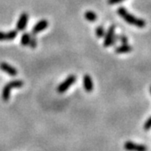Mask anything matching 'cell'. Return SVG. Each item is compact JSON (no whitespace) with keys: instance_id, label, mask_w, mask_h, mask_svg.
<instances>
[{"instance_id":"1","label":"cell","mask_w":151,"mask_h":151,"mask_svg":"<svg viewBox=\"0 0 151 151\" xmlns=\"http://www.w3.org/2000/svg\"><path fill=\"white\" fill-rule=\"evenodd\" d=\"M118 14L120 16L124 19L125 21L127 23H129V24L134 25L139 28H144L146 26V22L141 19H138L135 16H134L133 14H130L127 11V9L124 8V7H120L118 9Z\"/></svg>"},{"instance_id":"2","label":"cell","mask_w":151,"mask_h":151,"mask_svg":"<svg viewBox=\"0 0 151 151\" xmlns=\"http://www.w3.org/2000/svg\"><path fill=\"white\" fill-rule=\"evenodd\" d=\"M24 85V82L21 80H14L8 82L5 86H4L2 91V99L4 102H8L10 97L11 90L13 88H20Z\"/></svg>"},{"instance_id":"3","label":"cell","mask_w":151,"mask_h":151,"mask_svg":"<svg viewBox=\"0 0 151 151\" xmlns=\"http://www.w3.org/2000/svg\"><path fill=\"white\" fill-rule=\"evenodd\" d=\"M76 80V77L75 75H70L65 81H62L58 86L57 92L59 93H64L65 92H66L67 89L75 83Z\"/></svg>"},{"instance_id":"4","label":"cell","mask_w":151,"mask_h":151,"mask_svg":"<svg viewBox=\"0 0 151 151\" xmlns=\"http://www.w3.org/2000/svg\"><path fill=\"white\" fill-rule=\"evenodd\" d=\"M114 31H115V26L111 25L108 28V30L104 35V41H103V46L104 47H109L113 43V39H114Z\"/></svg>"},{"instance_id":"5","label":"cell","mask_w":151,"mask_h":151,"mask_svg":"<svg viewBox=\"0 0 151 151\" xmlns=\"http://www.w3.org/2000/svg\"><path fill=\"white\" fill-rule=\"evenodd\" d=\"M124 149L128 151H147V147L145 145L135 144L131 141H127L124 144Z\"/></svg>"},{"instance_id":"6","label":"cell","mask_w":151,"mask_h":151,"mask_svg":"<svg viewBox=\"0 0 151 151\" xmlns=\"http://www.w3.org/2000/svg\"><path fill=\"white\" fill-rule=\"evenodd\" d=\"M28 19H29V15L26 13H23L21 15L19 16V19L17 22L16 27L18 31H23L25 29V28L27 26Z\"/></svg>"},{"instance_id":"7","label":"cell","mask_w":151,"mask_h":151,"mask_svg":"<svg viewBox=\"0 0 151 151\" xmlns=\"http://www.w3.org/2000/svg\"><path fill=\"white\" fill-rule=\"evenodd\" d=\"M0 69L11 76H15L18 75V70L14 66L9 65L6 62H1L0 63Z\"/></svg>"},{"instance_id":"8","label":"cell","mask_w":151,"mask_h":151,"mask_svg":"<svg viewBox=\"0 0 151 151\" xmlns=\"http://www.w3.org/2000/svg\"><path fill=\"white\" fill-rule=\"evenodd\" d=\"M18 35V31L17 30H10L9 32H2L0 31V41L3 40H13L17 37Z\"/></svg>"},{"instance_id":"9","label":"cell","mask_w":151,"mask_h":151,"mask_svg":"<svg viewBox=\"0 0 151 151\" xmlns=\"http://www.w3.org/2000/svg\"><path fill=\"white\" fill-rule=\"evenodd\" d=\"M48 21L45 20V19H42V20L39 21L37 24L34 26V28H33L32 34H34V35H37L38 33L43 31L44 29H45L46 28L48 27Z\"/></svg>"},{"instance_id":"10","label":"cell","mask_w":151,"mask_h":151,"mask_svg":"<svg viewBox=\"0 0 151 151\" xmlns=\"http://www.w3.org/2000/svg\"><path fill=\"white\" fill-rule=\"evenodd\" d=\"M83 86L87 92H92L93 90V81L92 77L89 75L83 76Z\"/></svg>"},{"instance_id":"11","label":"cell","mask_w":151,"mask_h":151,"mask_svg":"<svg viewBox=\"0 0 151 151\" xmlns=\"http://www.w3.org/2000/svg\"><path fill=\"white\" fill-rule=\"evenodd\" d=\"M132 50L133 47L131 45H129L128 44H124L115 49V52L118 54H124V53H129L132 51Z\"/></svg>"},{"instance_id":"12","label":"cell","mask_w":151,"mask_h":151,"mask_svg":"<svg viewBox=\"0 0 151 151\" xmlns=\"http://www.w3.org/2000/svg\"><path fill=\"white\" fill-rule=\"evenodd\" d=\"M29 40H30V35L29 33H24L21 36L20 43L23 46H28L29 43Z\"/></svg>"},{"instance_id":"13","label":"cell","mask_w":151,"mask_h":151,"mask_svg":"<svg viewBox=\"0 0 151 151\" xmlns=\"http://www.w3.org/2000/svg\"><path fill=\"white\" fill-rule=\"evenodd\" d=\"M85 18H86V20H88V21L94 22L96 21V19H97V14L92 11H86L85 13Z\"/></svg>"},{"instance_id":"14","label":"cell","mask_w":151,"mask_h":151,"mask_svg":"<svg viewBox=\"0 0 151 151\" xmlns=\"http://www.w3.org/2000/svg\"><path fill=\"white\" fill-rule=\"evenodd\" d=\"M37 39L35 37V35L31 34V35H30V40H29V46L32 49L36 48V47H37Z\"/></svg>"},{"instance_id":"15","label":"cell","mask_w":151,"mask_h":151,"mask_svg":"<svg viewBox=\"0 0 151 151\" xmlns=\"http://www.w3.org/2000/svg\"><path fill=\"white\" fill-rule=\"evenodd\" d=\"M105 34H106V31H105V29L103 26H98V27L96 28V35H97V38L104 37Z\"/></svg>"},{"instance_id":"16","label":"cell","mask_w":151,"mask_h":151,"mask_svg":"<svg viewBox=\"0 0 151 151\" xmlns=\"http://www.w3.org/2000/svg\"><path fill=\"white\" fill-rule=\"evenodd\" d=\"M117 37H118V41H119L120 43H122L123 45H124V44H128V42H129L128 38L126 37L125 35H117Z\"/></svg>"},{"instance_id":"17","label":"cell","mask_w":151,"mask_h":151,"mask_svg":"<svg viewBox=\"0 0 151 151\" xmlns=\"http://www.w3.org/2000/svg\"><path fill=\"white\" fill-rule=\"evenodd\" d=\"M151 129V117H150L149 119L146 120V122L144 124V129L149 130Z\"/></svg>"},{"instance_id":"18","label":"cell","mask_w":151,"mask_h":151,"mask_svg":"<svg viewBox=\"0 0 151 151\" xmlns=\"http://www.w3.org/2000/svg\"><path fill=\"white\" fill-rule=\"evenodd\" d=\"M123 1H124V0H108V4L110 5H114V4H119Z\"/></svg>"},{"instance_id":"19","label":"cell","mask_w":151,"mask_h":151,"mask_svg":"<svg viewBox=\"0 0 151 151\" xmlns=\"http://www.w3.org/2000/svg\"><path fill=\"white\" fill-rule=\"evenodd\" d=\"M150 93H151V86H150Z\"/></svg>"}]
</instances>
